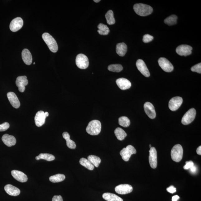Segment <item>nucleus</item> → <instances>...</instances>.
<instances>
[{"instance_id": "36", "label": "nucleus", "mask_w": 201, "mask_h": 201, "mask_svg": "<svg viewBox=\"0 0 201 201\" xmlns=\"http://www.w3.org/2000/svg\"><path fill=\"white\" fill-rule=\"evenodd\" d=\"M108 69L111 72H119L123 69V67L120 64L111 65L108 66Z\"/></svg>"}, {"instance_id": "46", "label": "nucleus", "mask_w": 201, "mask_h": 201, "mask_svg": "<svg viewBox=\"0 0 201 201\" xmlns=\"http://www.w3.org/2000/svg\"><path fill=\"white\" fill-rule=\"evenodd\" d=\"M45 115L46 116V117H47L49 116V113L48 112H45Z\"/></svg>"}, {"instance_id": "17", "label": "nucleus", "mask_w": 201, "mask_h": 201, "mask_svg": "<svg viewBox=\"0 0 201 201\" xmlns=\"http://www.w3.org/2000/svg\"><path fill=\"white\" fill-rule=\"evenodd\" d=\"M11 173L13 177L17 181L20 182H26L27 181V177L25 174L22 171L13 170L11 171Z\"/></svg>"}, {"instance_id": "5", "label": "nucleus", "mask_w": 201, "mask_h": 201, "mask_svg": "<svg viewBox=\"0 0 201 201\" xmlns=\"http://www.w3.org/2000/svg\"><path fill=\"white\" fill-rule=\"evenodd\" d=\"M136 151L135 147L131 145H129L122 149L120 153V156H122V159L125 161L127 162L129 160L132 155L136 154Z\"/></svg>"}, {"instance_id": "35", "label": "nucleus", "mask_w": 201, "mask_h": 201, "mask_svg": "<svg viewBox=\"0 0 201 201\" xmlns=\"http://www.w3.org/2000/svg\"><path fill=\"white\" fill-rule=\"evenodd\" d=\"M118 123L122 127H127L130 126L131 121L129 118L126 117L122 116L118 119Z\"/></svg>"}, {"instance_id": "18", "label": "nucleus", "mask_w": 201, "mask_h": 201, "mask_svg": "<svg viewBox=\"0 0 201 201\" xmlns=\"http://www.w3.org/2000/svg\"><path fill=\"white\" fill-rule=\"evenodd\" d=\"M7 98L13 107L18 108L20 106V103L15 93L13 92H9L7 94Z\"/></svg>"}, {"instance_id": "11", "label": "nucleus", "mask_w": 201, "mask_h": 201, "mask_svg": "<svg viewBox=\"0 0 201 201\" xmlns=\"http://www.w3.org/2000/svg\"><path fill=\"white\" fill-rule=\"evenodd\" d=\"M192 49V47L189 45H181L177 48L176 51L179 55L186 56L191 54Z\"/></svg>"}, {"instance_id": "42", "label": "nucleus", "mask_w": 201, "mask_h": 201, "mask_svg": "<svg viewBox=\"0 0 201 201\" xmlns=\"http://www.w3.org/2000/svg\"><path fill=\"white\" fill-rule=\"evenodd\" d=\"M52 201H63L62 197L59 196H55L52 198Z\"/></svg>"}, {"instance_id": "26", "label": "nucleus", "mask_w": 201, "mask_h": 201, "mask_svg": "<svg viewBox=\"0 0 201 201\" xmlns=\"http://www.w3.org/2000/svg\"><path fill=\"white\" fill-rule=\"evenodd\" d=\"M62 135L64 138L66 140L67 146L71 149H75L76 147V143L74 141L70 139L69 134L67 132H64L63 133Z\"/></svg>"}, {"instance_id": "38", "label": "nucleus", "mask_w": 201, "mask_h": 201, "mask_svg": "<svg viewBox=\"0 0 201 201\" xmlns=\"http://www.w3.org/2000/svg\"><path fill=\"white\" fill-rule=\"evenodd\" d=\"M153 39V36L148 34H145L143 37V41L145 43H148L152 41Z\"/></svg>"}, {"instance_id": "6", "label": "nucleus", "mask_w": 201, "mask_h": 201, "mask_svg": "<svg viewBox=\"0 0 201 201\" xmlns=\"http://www.w3.org/2000/svg\"><path fill=\"white\" fill-rule=\"evenodd\" d=\"M76 64L78 68L85 69L89 66V59L86 55L79 54L76 57Z\"/></svg>"}, {"instance_id": "21", "label": "nucleus", "mask_w": 201, "mask_h": 201, "mask_svg": "<svg viewBox=\"0 0 201 201\" xmlns=\"http://www.w3.org/2000/svg\"><path fill=\"white\" fill-rule=\"evenodd\" d=\"M2 141L5 145L8 147L14 146L16 143V139L12 135L6 134L2 138Z\"/></svg>"}, {"instance_id": "15", "label": "nucleus", "mask_w": 201, "mask_h": 201, "mask_svg": "<svg viewBox=\"0 0 201 201\" xmlns=\"http://www.w3.org/2000/svg\"><path fill=\"white\" fill-rule=\"evenodd\" d=\"M28 80L26 76H18L17 78L16 84L18 88V90L21 93H23L25 90V86L28 84Z\"/></svg>"}, {"instance_id": "19", "label": "nucleus", "mask_w": 201, "mask_h": 201, "mask_svg": "<svg viewBox=\"0 0 201 201\" xmlns=\"http://www.w3.org/2000/svg\"><path fill=\"white\" fill-rule=\"evenodd\" d=\"M46 118L45 112L43 111H39L36 113L34 118L36 125L39 127L43 126L45 123Z\"/></svg>"}, {"instance_id": "49", "label": "nucleus", "mask_w": 201, "mask_h": 201, "mask_svg": "<svg viewBox=\"0 0 201 201\" xmlns=\"http://www.w3.org/2000/svg\"><path fill=\"white\" fill-rule=\"evenodd\" d=\"M34 64H35V63H34Z\"/></svg>"}, {"instance_id": "45", "label": "nucleus", "mask_w": 201, "mask_h": 201, "mask_svg": "<svg viewBox=\"0 0 201 201\" xmlns=\"http://www.w3.org/2000/svg\"><path fill=\"white\" fill-rule=\"evenodd\" d=\"M196 152L199 155H201V146H199L197 149Z\"/></svg>"}, {"instance_id": "32", "label": "nucleus", "mask_w": 201, "mask_h": 201, "mask_svg": "<svg viewBox=\"0 0 201 201\" xmlns=\"http://www.w3.org/2000/svg\"><path fill=\"white\" fill-rule=\"evenodd\" d=\"M177 17L176 15H171L166 18L164 22L169 26H173L177 23Z\"/></svg>"}, {"instance_id": "28", "label": "nucleus", "mask_w": 201, "mask_h": 201, "mask_svg": "<svg viewBox=\"0 0 201 201\" xmlns=\"http://www.w3.org/2000/svg\"><path fill=\"white\" fill-rule=\"evenodd\" d=\"M65 178V176L64 174H57L56 175L51 176L50 177L49 180L53 183L60 182L64 181Z\"/></svg>"}, {"instance_id": "24", "label": "nucleus", "mask_w": 201, "mask_h": 201, "mask_svg": "<svg viewBox=\"0 0 201 201\" xmlns=\"http://www.w3.org/2000/svg\"><path fill=\"white\" fill-rule=\"evenodd\" d=\"M127 50V45L124 43H119L116 45V53L120 56H124Z\"/></svg>"}, {"instance_id": "1", "label": "nucleus", "mask_w": 201, "mask_h": 201, "mask_svg": "<svg viewBox=\"0 0 201 201\" xmlns=\"http://www.w3.org/2000/svg\"><path fill=\"white\" fill-rule=\"evenodd\" d=\"M133 9L137 14L141 17L148 16L152 13L153 10L150 6L142 3L136 4L134 5Z\"/></svg>"}, {"instance_id": "10", "label": "nucleus", "mask_w": 201, "mask_h": 201, "mask_svg": "<svg viewBox=\"0 0 201 201\" xmlns=\"http://www.w3.org/2000/svg\"><path fill=\"white\" fill-rule=\"evenodd\" d=\"M183 102V98L180 97H175L170 99L169 102V108L170 110L175 111L181 106Z\"/></svg>"}, {"instance_id": "33", "label": "nucleus", "mask_w": 201, "mask_h": 201, "mask_svg": "<svg viewBox=\"0 0 201 201\" xmlns=\"http://www.w3.org/2000/svg\"><path fill=\"white\" fill-rule=\"evenodd\" d=\"M88 160L92 164L96 167H98L99 164L101 163V160L99 157L91 155L88 157Z\"/></svg>"}, {"instance_id": "30", "label": "nucleus", "mask_w": 201, "mask_h": 201, "mask_svg": "<svg viewBox=\"0 0 201 201\" xmlns=\"http://www.w3.org/2000/svg\"><path fill=\"white\" fill-rule=\"evenodd\" d=\"M98 32L100 35H107L110 32V30L106 25L102 23L99 24L98 26Z\"/></svg>"}, {"instance_id": "20", "label": "nucleus", "mask_w": 201, "mask_h": 201, "mask_svg": "<svg viewBox=\"0 0 201 201\" xmlns=\"http://www.w3.org/2000/svg\"><path fill=\"white\" fill-rule=\"evenodd\" d=\"M116 83L121 89L126 90L131 87V83L129 80L124 78H120L116 80Z\"/></svg>"}, {"instance_id": "7", "label": "nucleus", "mask_w": 201, "mask_h": 201, "mask_svg": "<svg viewBox=\"0 0 201 201\" xmlns=\"http://www.w3.org/2000/svg\"><path fill=\"white\" fill-rule=\"evenodd\" d=\"M196 114V110L194 108L189 109L185 113L182 118V123L184 125H188L191 123L194 120Z\"/></svg>"}, {"instance_id": "39", "label": "nucleus", "mask_w": 201, "mask_h": 201, "mask_svg": "<svg viewBox=\"0 0 201 201\" xmlns=\"http://www.w3.org/2000/svg\"><path fill=\"white\" fill-rule=\"evenodd\" d=\"M9 124L7 122H4L0 124V132H3L7 131L9 127Z\"/></svg>"}, {"instance_id": "8", "label": "nucleus", "mask_w": 201, "mask_h": 201, "mask_svg": "<svg viewBox=\"0 0 201 201\" xmlns=\"http://www.w3.org/2000/svg\"><path fill=\"white\" fill-rule=\"evenodd\" d=\"M159 65L162 69L167 72H171L174 69V66L168 59L161 57L158 60Z\"/></svg>"}, {"instance_id": "4", "label": "nucleus", "mask_w": 201, "mask_h": 201, "mask_svg": "<svg viewBox=\"0 0 201 201\" xmlns=\"http://www.w3.org/2000/svg\"><path fill=\"white\" fill-rule=\"evenodd\" d=\"M183 149L181 145H176L172 149L171 156L172 159L174 161L179 162L182 159L183 156Z\"/></svg>"}, {"instance_id": "41", "label": "nucleus", "mask_w": 201, "mask_h": 201, "mask_svg": "<svg viewBox=\"0 0 201 201\" xmlns=\"http://www.w3.org/2000/svg\"><path fill=\"white\" fill-rule=\"evenodd\" d=\"M166 190L168 192L171 193V194H173V193L176 192V189L173 185H171V186L168 188L166 189Z\"/></svg>"}, {"instance_id": "3", "label": "nucleus", "mask_w": 201, "mask_h": 201, "mask_svg": "<svg viewBox=\"0 0 201 201\" xmlns=\"http://www.w3.org/2000/svg\"><path fill=\"white\" fill-rule=\"evenodd\" d=\"M42 38L50 50L53 53H56L58 50V47L54 38L47 32L43 34L42 35Z\"/></svg>"}, {"instance_id": "34", "label": "nucleus", "mask_w": 201, "mask_h": 201, "mask_svg": "<svg viewBox=\"0 0 201 201\" xmlns=\"http://www.w3.org/2000/svg\"><path fill=\"white\" fill-rule=\"evenodd\" d=\"M55 157L53 155L49 154H40L39 156L36 157V159L37 160L43 159L48 161L55 160Z\"/></svg>"}, {"instance_id": "22", "label": "nucleus", "mask_w": 201, "mask_h": 201, "mask_svg": "<svg viewBox=\"0 0 201 201\" xmlns=\"http://www.w3.org/2000/svg\"><path fill=\"white\" fill-rule=\"evenodd\" d=\"M5 190L7 193L10 196H18L20 193V189L12 185L7 184L4 187Z\"/></svg>"}, {"instance_id": "14", "label": "nucleus", "mask_w": 201, "mask_h": 201, "mask_svg": "<svg viewBox=\"0 0 201 201\" xmlns=\"http://www.w3.org/2000/svg\"><path fill=\"white\" fill-rule=\"evenodd\" d=\"M136 65L138 69L143 75L146 77H148L150 76L148 69L147 68L146 64L142 60L138 59L136 63Z\"/></svg>"}, {"instance_id": "13", "label": "nucleus", "mask_w": 201, "mask_h": 201, "mask_svg": "<svg viewBox=\"0 0 201 201\" xmlns=\"http://www.w3.org/2000/svg\"><path fill=\"white\" fill-rule=\"evenodd\" d=\"M133 190L132 187L128 184H120L116 186L115 188L116 192L120 194H129L131 193Z\"/></svg>"}, {"instance_id": "16", "label": "nucleus", "mask_w": 201, "mask_h": 201, "mask_svg": "<svg viewBox=\"0 0 201 201\" xmlns=\"http://www.w3.org/2000/svg\"><path fill=\"white\" fill-rule=\"evenodd\" d=\"M144 108L145 113L151 119H154L156 117V114L154 107L149 102H146L144 105Z\"/></svg>"}, {"instance_id": "25", "label": "nucleus", "mask_w": 201, "mask_h": 201, "mask_svg": "<svg viewBox=\"0 0 201 201\" xmlns=\"http://www.w3.org/2000/svg\"><path fill=\"white\" fill-rule=\"evenodd\" d=\"M103 198L107 201H123L119 196L113 193H104L103 195Z\"/></svg>"}, {"instance_id": "12", "label": "nucleus", "mask_w": 201, "mask_h": 201, "mask_svg": "<svg viewBox=\"0 0 201 201\" xmlns=\"http://www.w3.org/2000/svg\"><path fill=\"white\" fill-rule=\"evenodd\" d=\"M23 25V21L20 17H17L12 21L10 24L9 28L11 31L15 32L22 28Z\"/></svg>"}, {"instance_id": "31", "label": "nucleus", "mask_w": 201, "mask_h": 201, "mask_svg": "<svg viewBox=\"0 0 201 201\" xmlns=\"http://www.w3.org/2000/svg\"><path fill=\"white\" fill-rule=\"evenodd\" d=\"M105 17L108 24L112 25L115 23V19L114 18L113 12L112 10L108 11L106 13Z\"/></svg>"}, {"instance_id": "29", "label": "nucleus", "mask_w": 201, "mask_h": 201, "mask_svg": "<svg viewBox=\"0 0 201 201\" xmlns=\"http://www.w3.org/2000/svg\"><path fill=\"white\" fill-rule=\"evenodd\" d=\"M79 163L80 165L89 170H93L94 168L93 165L87 159L81 158L79 160Z\"/></svg>"}, {"instance_id": "43", "label": "nucleus", "mask_w": 201, "mask_h": 201, "mask_svg": "<svg viewBox=\"0 0 201 201\" xmlns=\"http://www.w3.org/2000/svg\"><path fill=\"white\" fill-rule=\"evenodd\" d=\"M197 167L196 166L194 165H193L192 167H191L190 168V170L191 173H196L197 171Z\"/></svg>"}, {"instance_id": "9", "label": "nucleus", "mask_w": 201, "mask_h": 201, "mask_svg": "<svg viewBox=\"0 0 201 201\" xmlns=\"http://www.w3.org/2000/svg\"><path fill=\"white\" fill-rule=\"evenodd\" d=\"M149 160L151 167L155 169L157 166V153L156 148L151 147L149 151Z\"/></svg>"}, {"instance_id": "23", "label": "nucleus", "mask_w": 201, "mask_h": 201, "mask_svg": "<svg viewBox=\"0 0 201 201\" xmlns=\"http://www.w3.org/2000/svg\"><path fill=\"white\" fill-rule=\"evenodd\" d=\"M22 57L25 64L28 65L31 64L32 60V56L29 50L27 49H24L22 52Z\"/></svg>"}, {"instance_id": "47", "label": "nucleus", "mask_w": 201, "mask_h": 201, "mask_svg": "<svg viewBox=\"0 0 201 201\" xmlns=\"http://www.w3.org/2000/svg\"><path fill=\"white\" fill-rule=\"evenodd\" d=\"M94 2H95L98 3L100 1V0H94Z\"/></svg>"}, {"instance_id": "40", "label": "nucleus", "mask_w": 201, "mask_h": 201, "mask_svg": "<svg viewBox=\"0 0 201 201\" xmlns=\"http://www.w3.org/2000/svg\"><path fill=\"white\" fill-rule=\"evenodd\" d=\"M186 164L184 166V170H189L194 165V163L192 161H187L185 162Z\"/></svg>"}, {"instance_id": "48", "label": "nucleus", "mask_w": 201, "mask_h": 201, "mask_svg": "<svg viewBox=\"0 0 201 201\" xmlns=\"http://www.w3.org/2000/svg\"><path fill=\"white\" fill-rule=\"evenodd\" d=\"M149 147H150V148L151 147V145H149Z\"/></svg>"}, {"instance_id": "44", "label": "nucleus", "mask_w": 201, "mask_h": 201, "mask_svg": "<svg viewBox=\"0 0 201 201\" xmlns=\"http://www.w3.org/2000/svg\"><path fill=\"white\" fill-rule=\"evenodd\" d=\"M179 198V196H178V195H176V196H174L172 197V201H177Z\"/></svg>"}, {"instance_id": "37", "label": "nucleus", "mask_w": 201, "mask_h": 201, "mask_svg": "<svg viewBox=\"0 0 201 201\" xmlns=\"http://www.w3.org/2000/svg\"><path fill=\"white\" fill-rule=\"evenodd\" d=\"M191 70L193 72H196L199 74L201 73V63H199L198 64L195 65L193 66L191 68Z\"/></svg>"}, {"instance_id": "2", "label": "nucleus", "mask_w": 201, "mask_h": 201, "mask_svg": "<svg viewBox=\"0 0 201 201\" xmlns=\"http://www.w3.org/2000/svg\"><path fill=\"white\" fill-rule=\"evenodd\" d=\"M101 124L100 121L98 120H93L88 124L86 131L88 133L91 135H98L100 133Z\"/></svg>"}, {"instance_id": "27", "label": "nucleus", "mask_w": 201, "mask_h": 201, "mask_svg": "<svg viewBox=\"0 0 201 201\" xmlns=\"http://www.w3.org/2000/svg\"><path fill=\"white\" fill-rule=\"evenodd\" d=\"M114 133L117 139L120 141L123 140L127 136L126 132L120 127L116 128L115 130Z\"/></svg>"}]
</instances>
